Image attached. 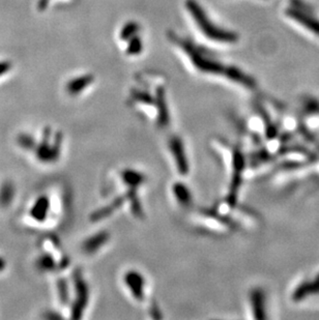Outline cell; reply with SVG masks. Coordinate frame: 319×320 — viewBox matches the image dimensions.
I'll list each match as a JSON object with an SVG mask.
<instances>
[{"label":"cell","instance_id":"cell-12","mask_svg":"<svg viewBox=\"0 0 319 320\" xmlns=\"http://www.w3.org/2000/svg\"><path fill=\"white\" fill-rule=\"evenodd\" d=\"M111 233L107 230H99L86 236L81 243V252L87 257H95L109 246L111 243Z\"/></svg>","mask_w":319,"mask_h":320},{"label":"cell","instance_id":"cell-9","mask_svg":"<svg viewBox=\"0 0 319 320\" xmlns=\"http://www.w3.org/2000/svg\"><path fill=\"white\" fill-rule=\"evenodd\" d=\"M169 161L178 178H187L191 172L190 158L185 140L178 134H172L166 142Z\"/></svg>","mask_w":319,"mask_h":320},{"label":"cell","instance_id":"cell-11","mask_svg":"<svg viewBox=\"0 0 319 320\" xmlns=\"http://www.w3.org/2000/svg\"><path fill=\"white\" fill-rule=\"evenodd\" d=\"M269 301L266 291L261 287H253L249 290L247 297V308L250 318L265 319L268 318Z\"/></svg>","mask_w":319,"mask_h":320},{"label":"cell","instance_id":"cell-6","mask_svg":"<svg viewBox=\"0 0 319 320\" xmlns=\"http://www.w3.org/2000/svg\"><path fill=\"white\" fill-rule=\"evenodd\" d=\"M121 286L128 298L136 305L148 306L149 287L145 275L137 269H128L121 274Z\"/></svg>","mask_w":319,"mask_h":320},{"label":"cell","instance_id":"cell-1","mask_svg":"<svg viewBox=\"0 0 319 320\" xmlns=\"http://www.w3.org/2000/svg\"><path fill=\"white\" fill-rule=\"evenodd\" d=\"M167 39L185 69L193 76L237 87L243 91L255 90L256 82L253 77L218 55L219 51L204 47L191 36L174 31L168 32Z\"/></svg>","mask_w":319,"mask_h":320},{"label":"cell","instance_id":"cell-8","mask_svg":"<svg viewBox=\"0 0 319 320\" xmlns=\"http://www.w3.org/2000/svg\"><path fill=\"white\" fill-rule=\"evenodd\" d=\"M63 137L60 132L46 129L43 132L40 142L34 145V153L37 161L41 164H54L59 161L62 151Z\"/></svg>","mask_w":319,"mask_h":320},{"label":"cell","instance_id":"cell-4","mask_svg":"<svg viewBox=\"0 0 319 320\" xmlns=\"http://www.w3.org/2000/svg\"><path fill=\"white\" fill-rule=\"evenodd\" d=\"M212 149L220 157L227 173V192L224 199L238 203L239 196L248 172V160L241 146L234 145L227 140L217 138L212 141Z\"/></svg>","mask_w":319,"mask_h":320},{"label":"cell","instance_id":"cell-2","mask_svg":"<svg viewBox=\"0 0 319 320\" xmlns=\"http://www.w3.org/2000/svg\"><path fill=\"white\" fill-rule=\"evenodd\" d=\"M168 88L167 78L159 71L137 73L128 88L127 105L144 121L165 130L172 121Z\"/></svg>","mask_w":319,"mask_h":320},{"label":"cell","instance_id":"cell-5","mask_svg":"<svg viewBox=\"0 0 319 320\" xmlns=\"http://www.w3.org/2000/svg\"><path fill=\"white\" fill-rule=\"evenodd\" d=\"M115 42L120 54L127 59L141 58L147 49V37L143 24L135 19L123 21L115 32Z\"/></svg>","mask_w":319,"mask_h":320},{"label":"cell","instance_id":"cell-3","mask_svg":"<svg viewBox=\"0 0 319 320\" xmlns=\"http://www.w3.org/2000/svg\"><path fill=\"white\" fill-rule=\"evenodd\" d=\"M182 6L189 27L193 32L191 37L198 44L222 51L232 48L239 43V33L222 23L201 0H184Z\"/></svg>","mask_w":319,"mask_h":320},{"label":"cell","instance_id":"cell-13","mask_svg":"<svg viewBox=\"0 0 319 320\" xmlns=\"http://www.w3.org/2000/svg\"><path fill=\"white\" fill-rule=\"evenodd\" d=\"M169 194L178 208L189 210L193 207L194 194L190 186L184 181V178H178L170 184Z\"/></svg>","mask_w":319,"mask_h":320},{"label":"cell","instance_id":"cell-14","mask_svg":"<svg viewBox=\"0 0 319 320\" xmlns=\"http://www.w3.org/2000/svg\"><path fill=\"white\" fill-rule=\"evenodd\" d=\"M96 77L92 73H84L72 78L65 84V91L71 97L84 96L95 87Z\"/></svg>","mask_w":319,"mask_h":320},{"label":"cell","instance_id":"cell-10","mask_svg":"<svg viewBox=\"0 0 319 320\" xmlns=\"http://www.w3.org/2000/svg\"><path fill=\"white\" fill-rule=\"evenodd\" d=\"M290 299L295 303L305 304L319 301V269L303 276L290 291Z\"/></svg>","mask_w":319,"mask_h":320},{"label":"cell","instance_id":"cell-7","mask_svg":"<svg viewBox=\"0 0 319 320\" xmlns=\"http://www.w3.org/2000/svg\"><path fill=\"white\" fill-rule=\"evenodd\" d=\"M71 301L68 313L71 319H81L84 317L90 303V286L86 278L80 270H76L72 276Z\"/></svg>","mask_w":319,"mask_h":320},{"label":"cell","instance_id":"cell-15","mask_svg":"<svg viewBox=\"0 0 319 320\" xmlns=\"http://www.w3.org/2000/svg\"><path fill=\"white\" fill-rule=\"evenodd\" d=\"M52 210V202L47 195L39 196L30 208V217L37 223L48 221Z\"/></svg>","mask_w":319,"mask_h":320}]
</instances>
